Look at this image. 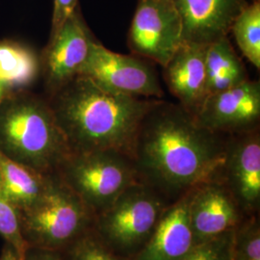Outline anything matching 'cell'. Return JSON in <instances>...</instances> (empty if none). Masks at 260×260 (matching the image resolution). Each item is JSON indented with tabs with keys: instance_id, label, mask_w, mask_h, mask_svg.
Here are the masks:
<instances>
[{
	"instance_id": "cell-1",
	"label": "cell",
	"mask_w": 260,
	"mask_h": 260,
	"mask_svg": "<svg viewBox=\"0 0 260 260\" xmlns=\"http://www.w3.org/2000/svg\"><path fill=\"white\" fill-rule=\"evenodd\" d=\"M226 135L201 126L180 104L155 100L141 121L133 160L140 181L173 202L220 177Z\"/></svg>"
},
{
	"instance_id": "cell-2",
	"label": "cell",
	"mask_w": 260,
	"mask_h": 260,
	"mask_svg": "<svg viewBox=\"0 0 260 260\" xmlns=\"http://www.w3.org/2000/svg\"><path fill=\"white\" fill-rule=\"evenodd\" d=\"M47 100L71 152L113 149L133 158L141 121L157 99L114 93L78 75Z\"/></svg>"
},
{
	"instance_id": "cell-3",
	"label": "cell",
	"mask_w": 260,
	"mask_h": 260,
	"mask_svg": "<svg viewBox=\"0 0 260 260\" xmlns=\"http://www.w3.org/2000/svg\"><path fill=\"white\" fill-rule=\"evenodd\" d=\"M0 151L45 175L71 153L47 100L28 93H8L0 104Z\"/></svg>"
},
{
	"instance_id": "cell-4",
	"label": "cell",
	"mask_w": 260,
	"mask_h": 260,
	"mask_svg": "<svg viewBox=\"0 0 260 260\" xmlns=\"http://www.w3.org/2000/svg\"><path fill=\"white\" fill-rule=\"evenodd\" d=\"M170 203L154 188L138 181L94 217L93 231L110 250L131 259L148 243Z\"/></svg>"
},
{
	"instance_id": "cell-5",
	"label": "cell",
	"mask_w": 260,
	"mask_h": 260,
	"mask_svg": "<svg viewBox=\"0 0 260 260\" xmlns=\"http://www.w3.org/2000/svg\"><path fill=\"white\" fill-rule=\"evenodd\" d=\"M19 217L29 247L58 251L92 230L94 221L93 213L56 174L43 197Z\"/></svg>"
},
{
	"instance_id": "cell-6",
	"label": "cell",
	"mask_w": 260,
	"mask_h": 260,
	"mask_svg": "<svg viewBox=\"0 0 260 260\" xmlns=\"http://www.w3.org/2000/svg\"><path fill=\"white\" fill-rule=\"evenodd\" d=\"M55 174L94 217L140 181L133 158L113 149L71 152Z\"/></svg>"
},
{
	"instance_id": "cell-7",
	"label": "cell",
	"mask_w": 260,
	"mask_h": 260,
	"mask_svg": "<svg viewBox=\"0 0 260 260\" xmlns=\"http://www.w3.org/2000/svg\"><path fill=\"white\" fill-rule=\"evenodd\" d=\"M182 44V23L173 0H138L127 47L131 54L162 68Z\"/></svg>"
},
{
	"instance_id": "cell-8",
	"label": "cell",
	"mask_w": 260,
	"mask_h": 260,
	"mask_svg": "<svg viewBox=\"0 0 260 260\" xmlns=\"http://www.w3.org/2000/svg\"><path fill=\"white\" fill-rule=\"evenodd\" d=\"M79 75L90 77L114 93L158 100L164 95L153 67L138 56L116 53L94 39L90 44L89 53Z\"/></svg>"
},
{
	"instance_id": "cell-9",
	"label": "cell",
	"mask_w": 260,
	"mask_h": 260,
	"mask_svg": "<svg viewBox=\"0 0 260 260\" xmlns=\"http://www.w3.org/2000/svg\"><path fill=\"white\" fill-rule=\"evenodd\" d=\"M220 178L244 215H256L260 206L259 128L226 135Z\"/></svg>"
},
{
	"instance_id": "cell-10",
	"label": "cell",
	"mask_w": 260,
	"mask_h": 260,
	"mask_svg": "<svg viewBox=\"0 0 260 260\" xmlns=\"http://www.w3.org/2000/svg\"><path fill=\"white\" fill-rule=\"evenodd\" d=\"M194 118L201 126L222 135L257 129L259 81L249 78L229 90L207 95Z\"/></svg>"
},
{
	"instance_id": "cell-11",
	"label": "cell",
	"mask_w": 260,
	"mask_h": 260,
	"mask_svg": "<svg viewBox=\"0 0 260 260\" xmlns=\"http://www.w3.org/2000/svg\"><path fill=\"white\" fill-rule=\"evenodd\" d=\"M93 39L78 5L62 26L50 35L44 51L42 68L48 94L80 74Z\"/></svg>"
},
{
	"instance_id": "cell-12",
	"label": "cell",
	"mask_w": 260,
	"mask_h": 260,
	"mask_svg": "<svg viewBox=\"0 0 260 260\" xmlns=\"http://www.w3.org/2000/svg\"><path fill=\"white\" fill-rule=\"evenodd\" d=\"M189 217L198 245L233 232L247 216L217 177L190 190Z\"/></svg>"
},
{
	"instance_id": "cell-13",
	"label": "cell",
	"mask_w": 260,
	"mask_h": 260,
	"mask_svg": "<svg viewBox=\"0 0 260 260\" xmlns=\"http://www.w3.org/2000/svg\"><path fill=\"white\" fill-rule=\"evenodd\" d=\"M182 23V43L209 46L229 37L248 0H173Z\"/></svg>"
},
{
	"instance_id": "cell-14",
	"label": "cell",
	"mask_w": 260,
	"mask_h": 260,
	"mask_svg": "<svg viewBox=\"0 0 260 260\" xmlns=\"http://www.w3.org/2000/svg\"><path fill=\"white\" fill-rule=\"evenodd\" d=\"M190 190L168 205L148 243L130 260H182L197 246L189 217Z\"/></svg>"
},
{
	"instance_id": "cell-15",
	"label": "cell",
	"mask_w": 260,
	"mask_h": 260,
	"mask_svg": "<svg viewBox=\"0 0 260 260\" xmlns=\"http://www.w3.org/2000/svg\"><path fill=\"white\" fill-rule=\"evenodd\" d=\"M206 47L182 43L163 67V78L170 93L193 116L207 96Z\"/></svg>"
},
{
	"instance_id": "cell-16",
	"label": "cell",
	"mask_w": 260,
	"mask_h": 260,
	"mask_svg": "<svg viewBox=\"0 0 260 260\" xmlns=\"http://www.w3.org/2000/svg\"><path fill=\"white\" fill-rule=\"evenodd\" d=\"M53 175L42 174L12 160L0 151L2 187L18 213L27 210L37 203L47 191Z\"/></svg>"
},
{
	"instance_id": "cell-17",
	"label": "cell",
	"mask_w": 260,
	"mask_h": 260,
	"mask_svg": "<svg viewBox=\"0 0 260 260\" xmlns=\"http://www.w3.org/2000/svg\"><path fill=\"white\" fill-rule=\"evenodd\" d=\"M40 62L26 47L0 41V83L8 91L32 83L39 74Z\"/></svg>"
},
{
	"instance_id": "cell-18",
	"label": "cell",
	"mask_w": 260,
	"mask_h": 260,
	"mask_svg": "<svg viewBox=\"0 0 260 260\" xmlns=\"http://www.w3.org/2000/svg\"><path fill=\"white\" fill-rule=\"evenodd\" d=\"M243 55L260 69V2L248 4L234 20L231 29Z\"/></svg>"
},
{
	"instance_id": "cell-19",
	"label": "cell",
	"mask_w": 260,
	"mask_h": 260,
	"mask_svg": "<svg viewBox=\"0 0 260 260\" xmlns=\"http://www.w3.org/2000/svg\"><path fill=\"white\" fill-rule=\"evenodd\" d=\"M206 85L213 79L230 76L239 82L249 79L243 62L236 54L229 40L223 38L206 47L205 54Z\"/></svg>"
},
{
	"instance_id": "cell-20",
	"label": "cell",
	"mask_w": 260,
	"mask_h": 260,
	"mask_svg": "<svg viewBox=\"0 0 260 260\" xmlns=\"http://www.w3.org/2000/svg\"><path fill=\"white\" fill-rule=\"evenodd\" d=\"M60 252L63 260H130L110 250L93 229Z\"/></svg>"
},
{
	"instance_id": "cell-21",
	"label": "cell",
	"mask_w": 260,
	"mask_h": 260,
	"mask_svg": "<svg viewBox=\"0 0 260 260\" xmlns=\"http://www.w3.org/2000/svg\"><path fill=\"white\" fill-rule=\"evenodd\" d=\"M233 260H260V224L256 215L247 216L234 230Z\"/></svg>"
},
{
	"instance_id": "cell-22",
	"label": "cell",
	"mask_w": 260,
	"mask_h": 260,
	"mask_svg": "<svg viewBox=\"0 0 260 260\" xmlns=\"http://www.w3.org/2000/svg\"><path fill=\"white\" fill-rule=\"evenodd\" d=\"M0 235L17 251L19 259H24L29 246L24 240L19 223V213L4 193L0 179Z\"/></svg>"
},
{
	"instance_id": "cell-23",
	"label": "cell",
	"mask_w": 260,
	"mask_h": 260,
	"mask_svg": "<svg viewBox=\"0 0 260 260\" xmlns=\"http://www.w3.org/2000/svg\"><path fill=\"white\" fill-rule=\"evenodd\" d=\"M233 233L198 244L182 260H233Z\"/></svg>"
},
{
	"instance_id": "cell-24",
	"label": "cell",
	"mask_w": 260,
	"mask_h": 260,
	"mask_svg": "<svg viewBox=\"0 0 260 260\" xmlns=\"http://www.w3.org/2000/svg\"><path fill=\"white\" fill-rule=\"evenodd\" d=\"M79 5L78 0H54L51 34H54ZM50 34V35H51Z\"/></svg>"
},
{
	"instance_id": "cell-25",
	"label": "cell",
	"mask_w": 260,
	"mask_h": 260,
	"mask_svg": "<svg viewBox=\"0 0 260 260\" xmlns=\"http://www.w3.org/2000/svg\"><path fill=\"white\" fill-rule=\"evenodd\" d=\"M23 260H63V258L60 251L29 247Z\"/></svg>"
},
{
	"instance_id": "cell-26",
	"label": "cell",
	"mask_w": 260,
	"mask_h": 260,
	"mask_svg": "<svg viewBox=\"0 0 260 260\" xmlns=\"http://www.w3.org/2000/svg\"><path fill=\"white\" fill-rule=\"evenodd\" d=\"M0 260L20 259H19L17 251H15V249L12 246H10L9 244H7V246L4 248V250L2 251V254L0 256Z\"/></svg>"
},
{
	"instance_id": "cell-27",
	"label": "cell",
	"mask_w": 260,
	"mask_h": 260,
	"mask_svg": "<svg viewBox=\"0 0 260 260\" xmlns=\"http://www.w3.org/2000/svg\"><path fill=\"white\" fill-rule=\"evenodd\" d=\"M8 90L2 85V84L0 83V104L2 103V101L4 100V98L8 94Z\"/></svg>"
}]
</instances>
